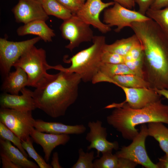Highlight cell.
<instances>
[{
    "instance_id": "cell-34",
    "label": "cell",
    "mask_w": 168,
    "mask_h": 168,
    "mask_svg": "<svg viewBox=\"0 0 168 168\" xmlns=\"http://www.w3.org/2000/svg\"><path fill=\"white\" fill-rule=\"evenodd\" d=\"M143 56V49L140 43L134 47L124 57L125 61L137 59Z\"/></svg>"
},
{
    "instance_id": "cell-42",
    "label": "cell",
    "mask_w": 168,
    "mask_h": 168,
    "mask_svg": "<svg viewBox=\"0 0 168 168\" xmlns=\"http://www.w3.org/2000/svg\"><path fill=\"white\" fill-rule=\"evenodd\" d=\"M154 89L160 95L164 96L168 100V89Z\"/></svg>"
},
{
    "instance_id": "cell-3",
    "label": "cell",
    "mask_w": 168,
    "mask_h": 168,
    "mask_svg": "<svg viewBox=\"0 0 168 168\" xmlns=\"http://www.w3.org/2000/svg\"><path fill=\"white\" fill-rule=\"evenodd\" d=\"M105 108L114 109L107 116V123L126 139L132 140L138 134L139 124L159 122L168 125V105L160 99L141 109H133L123 102L113 103Z\"/></svg>"
},
{
    "instance_id": "cell-25",
    "label": "cell",
    "mask_w": 168,
    "mask_h": 168,
    "mask_svg": "<svg viewBox=\"0 0 168 168\" xmlns=\"http://www.w3.org/2000/svg\"><path fill=\"white\" fill-rule=\"evenodd\" d=\"M46 14L54 16L63 21L70 18L72 13L57 0H40Z\"/></svg>"
},
{
    "instance_id": "cell-31",
    "label": "cell",
    "mask_w": 168,
    "mask_h": 168,
    "mask_svg": "<svg viewBox=\"0 0 168 168\" xmlns=\"http://www.w3.org/2000/svg\"><path fill=\"white\" fill-rule=\"evenodd\" d=\"M143 57L136 59L125 61L124 63L135 75L143 78Z\"/></svg>"
},
{
    "instance_id": "cell-6",
    "label": "cell",
    "mask_w": 168,
    "mask_h": 168,
    "mask_svg": "<svg viewBox=\"0 0 168 168\" xmlns=\"http://www.w3.org/2000/svg\"><path fill=\"white\" fill-rule=\"evenodd\" d=\"M41 39L37 36L26 40L13 41L4 38H0V70L4 78L23 53Z\"/></svg>"
},
{
    "instance_id": "cell-2",
    "label": "cell",
    "mask_w": 168,
    "mask_h": 168,
    "mask_svg": "<svg viewBox=\"0 0 168 168\" xmlns=\"http://www.w3.org/2000/svg\"><path fill=\"white\" fill-rule=\"evenodd\" d=\"M56 77L44 87L32 92L37 108L53 118L64 116L76 101L81 79L77 74L59 71Z\"/></svg>"
},
{
    "instance_id": "cell-12",
    "label": "cell",
    "mask_w": 168,
    "mask_h": 168,
    "mask_svg": "<svg viewBox=\"0 0 168 168\" xmlns=\"http://www.w3.org/2000/svg\"><path fill=\"white\" fill-rule=\"evenodd\" d=\"M88 126L90 131L86 136V139L90 142L87 150L94 149L97 151V156L99 157L100 154L107 152H112L117 150L119 144L116 141L111 142L107 139V133L106 128L102 126L101 121H89Z\"/></svg>"
},
{
    "instance_id": "cell-11",
    "label": "cell",
    "mask_w": 168,
    "mask_h": 168,
    "mask_svg": "<svg viewBox=\"0 0 168 168\" xmlns=\"http://www.w3.org/2000/svg\"><path fill=\"white\" fill-rule=\"evenodd\" d=\"M114 3V2L105 3L101 0H86L75 14L101 32L106 33L111 31V27L100 21V14L103 10L110 6L113 5Z\"/></svg>"
},
{
    "instance_id": "cell-44",
    "label": "cell",
    "mask_w": 168,
    "mask_h": 168,
    "mask_svg": "<svg viewBox=\"0 0 168 168\" xmlns=\"http://www.w3.org/2000/svg\"></svg>"
},
{
    "instance_id": "cell-33",
    "label": "cell",
    "mask_w": 168,
    "mask_h": 168,
    "mask_svg": "<svg viewBox=\"0 0 168 168\" xmlns=\"http://www.w3.org/2000/svg\"><path fill=\"white\" fill-rule=\"evenodd\" d=\"M72 14H76L83 4L79 0H57Z\"/></svg>"
},
{
    "instance_id": "cell-38",
    "label": "cell",
    "mask_w": 168,
    "mask_h": 168,
    "mask_svg": "<svg viewBox=\"0 0 168 168\" xmlns=\"http://www.w3.org/2000/svg\"><path fill=\"white\" fill-rule=\"evenodd\" d=\"M168 5V0H154L150 8L154 9L163 8Z\"/></svg>"
},
{
    "instance_id": "cell-22",
    "label": "cell",
    "mask_w": 168,
    "mask_h": 168,
    "mask_svg": "<svg viewBox=\"0 0 168 168\" xmlns=\"http://www.w3.org/2000/svg\"><path fill=\"white\" fill-rule=\"evenodd\" d=\"M140 43L138 37L134 34L128 38L117 40L112 44H106L104 50L124 56L134 47Z\"/></svg>"
},
{
    "instance_id": "cell-28",
    "label": "cell",
    "mask_w": 168,
    "mask_h": 168,
    "mask_svg": "<svg viewBox=\"0 0 168 168\" xmlns=\"http://www.w3.org/2000/svg\"><path fill=\"white\" fill-rule=\"evenodd\" d=\"M102 156L93 162L94 168H117L119 158L112 152L102 153Z\"/></svg>"
},
{
    "instance_id": "cell-1",
    "label": "cell",
    "mask_w": 168,
    "mask_h": 168,
    "mask_svg": "<svg viewBox=\"0 0 168 168\" xmlns=\"http://www.w3.org/2000/svg\"><path fill=\"white\" fill-rule=\"evenodd\" d=\"M142 46L143 78L152 89H168V37L152 19L130 27Z\"/></svg>"
},
{
    "instance_id": "cell-17",
    "label": "cell",
    "mask_w": 168,
    "mask_h": 168,
    "mask_svg": "<svg viewBox=\"0 0 168 168\" xmlns=\"http://www.w3.org/2000/svg\"><path fill=\"white\" fill-rule=\"evenodd\" d=\"M34 127L38 131L48 133L55 134H80L86 130L83 124L67 125L62 123L47 122L41 120H35Z\"/></svg>"
},
{
    "instance_id": "cell-29",
    "label": "cell",
    "mask_w": 168,
    "mask_h": 168,
    "mask_svg": "<svg viewBox=\"0 0 168 168\" xmlns=\"http://www.w3.org/2000/svg\"><path fill=\"white\" fill-rule=\"evenodd\" d=\"M0 138L7 140L12 142L26 157L28 155L23 148L21 139L2 123L0 122Z\"/></svg>"
},
{
    "instance_id": "cell-37",
    "label": "cell",
    "mask_w": 168,
    "mask_h": 168,
    "mask_svg": "<svg viewBox=\"0 0 168 168\" xmlns=\"http://www.w3.org/2000/svg\"><path fill=\"white\" fill-rule=\"evenodd\" d=\"M2 164V168H22L20 166L13 162L3 153L0 152Z\"/></svg>"
},
{
    "instance_id": "cell-8",
    "label": "cell",
    "mask_w": 168,
    "mask_h": 168,
    "mask_svg": "<svg viewBox=\"0 0 168 168\" xmlns=\"http://www.w3.org/2000/svg\"><path fill=\"white\" fill-rule=\"evenodd\" d=\"M90 26L75 14L63 21L60 28L61 35L69 41L65 48L72 51L81 43L92 41L94 36Z\"/></svg>"
},
{
    "instance_id": "cell-19",
    "label": "cell",
    "mask_w": 168,
    "mask_h": 168,
    "mask_svg": "<svg viewBox=\"0 0 168 168\" xmlns=\"http://www.w3.org/2000/svg\"><path fill=\"white\" fill-rule=\"evenodd\" d=\"M15 68V71L10 72L4 78L1 89L5 92L18 95L23 88L27 86L28 77L21 68L18 67Z\"/></svg>"
},
{
    "instance_id": "cell-39",
    "label": "cell",
    "mask_w": 168,
    "mask_h": 168,
    "mask_svg": "<svg viewBox=\"0 0 168 168\" xmlns=\"http://www.w3.org/2000/svg\"><path fill=\"white\" fill-rule=\"evenodd\" d=\"M122 6L128 9H131L135 6L134 0H113Z\"/></svg>"
},
{
    "instance_id": "cell-18",
    "label": "cell",
    "mask_w": 168,
    "mask_h": 168,
    "mask_svg": "<svg viewBox=\"0 0 168 168\" xmlns=\"http://www.w3.org/2000/svg\"><path fill=\"white\" fill-rule=\"evenodd\" d=\"M43 20H36L27 23L19 27L16 33L19 36L27 35L40 37L45 42H50L55 35L54 30L50 28Z\"/></svg>"
},
{
    "instance_id": "cell-32",
    "label": "cell",
    "mask_w": 168,
    "mask_h": 168,
    "mask_svg": "<svg viewBox=\"0 0 168 168\" xmlns=\"http://www.w3.org/2000/svg\"><path fill=\"white\" fill-rule=\"evenodd\" d=\"M101 61L104 63L116 64L124 63V59L122 56L104 50L102 54Z\"/></svg>"
},
{
    "instance_id": "cell-30",
    "label": "cell",
    "mask_w": 168,
    "mask_h": 168,
    "mask_svg": "<svg viewBox=\"0 0 168 168\" xmlns=\"http://www.w3.org/2000/svg\"><path fill=\"white\" fill-rule=\"evenodd\" d=\"M79 157L72 168H94L93 162L94 152H85L82 148L78 150Z\"/></svg>"
},
{
    "instance_id": "cell-35",
    "label": "cell",
    "mask_w": 168,
    "mask_h": 168,
    "mask_svg": "<svg viewBox=\"0 0 168 168\" xmlns=\"http://www.w3.org/2000/svg\"><path fill=\"white\" fill-rule=\"evenodd\" d=\"M135 2L137 3L139 7L138 11L140 13L144 15L149 9L154 0H134Z\"/></svg>"
},
{
    "instance_id": "cell-9",
    "label": "cell",
    "mask_w": 168,
    "mask_h": 168,
    "mask_svg": "<svg viewBox=\"0 0 168 168\" xmlns=\"http://www.w3.org/2000/svg\"><path fill=\"white\" fill-rule=\"evenodd\" d=\"M148 136L147 126L142 124L138 134L132 140L128 146H124L115 154L118 158L130 160L146 168H158L147 155L145 146V142Z\"/></svg>"
},
{
    "instance_id": "cell-43",
    "label": "cell",
    "mask_w": 168,
    "mask_h": 168,
    "mask_svg": "<svg viewBox=\"0 0 168 168\" xmlns=\"http://www.w3.org/2000/svg\"><path fill=\"white\" fill-rule=\"evenodd\" d=\"M82 3L84 4L86 0H79Z\"/></svg>"
},
{
    "instance_id": "cell-7",
    "label": "cell",
    "mask_w": 168,
    "mask_h": 168,
    "mask_svg": "<svg viewBox=\"0 0 168 168\" xmlns=\"http://www.w3.org/2000/svg\"><path fill=\"white\" fill-rule=\"evenodd\" d=\"M35 121L32 111L0 108V122L11 130L21 141H26L30 137V134L34 128Z\"/></svg>"
},
{
    "instance_id": "cell-21",
    "label": "cell",
    "mask_w": 168,
    "mask_h": 168,
    "mask_svg": "<svg viewBox=\"0 0 168 168\" xmlns=\"http://www.w3.org/2000/svg\"><path fill=\"white\" fill-rule=\"evenodd\" d=\"M128 74H135L124 63L112 64L102 63L91 82L93 84L104 82L107 78Z\"/></svg>"
},
{
    "instance_id": "cell-23",
    "label": "cell",
    "mask_w": 168,
    "mask_h": 168,
    "mask_svg": "<svg viewBox=\"0 0 168 168\" xmlns=\"http://www.w3.org/2000/svg\"><path fill=\"white\" fill-rule=\"evenodd\" d=\"M159 122L149 123L147 126L148 135L153 137L166 154H168V128Z\"/></svg>"
},
{
    "instance_id": "cell-36",
    "label": "cell",
    "mask_w": 168,
    "mask_h": 168,
    "mask_svg": "<svg viewBox=\"0 0 168 168\" xmlns=\"http://www.w3.org/2000/svg\"><path fill=\"white\" fill-rule=\"evenodd\" d=\"M138 165L130 160L119 158L117 168H134Z\"/></svg>"
},
{
    "instance_id": "cell-14",
    "label": "cell",
    "mask_w": 168,
    "mask_h": 168,
    "mask_svg": "<svg viewBox=\"0 0 168 168\" xmlns=\"http://www.w3.org/2000/svg\"><path fill=\"white\" fill-rule=\"evenodd\" d=\"M119 87L124 91L126 96V99L123 102L132 109L142 108L161 99V96L153 89Z\"/></svg>"
},
{
    "instance_id": "cell-15",
    "label": "cell",
    "mask_w": 168,
    "mask_h": 168,
    "mask_svg": "<svg viewBox=\"0 0 168 168\" xmlns=\"http://www.w3.org/2000/svg\"><path fill=\"white\" fill-rule=\"evenodd\" d=\"M22 94L13 95L4 92L0 97L1 108L20 111H32L37 108L32 92L25 87L21 91Z\"/></svg>"
},
{
    "instance_id": "cell-13",
    "label": "cell",
    "mask_w": 168,
    "mask_h": 168,
    "mask_svg": "<svg viewBox=\"0 0 168 168\" xmlns=\"http://www.w3.org/2000/svg\"><path fill=\"white\" fill-rule=\"evenodd\" d=\"M12 12L16 21L24 24L36 20L46 21L49 19L39 0H19Z\"/></svg>"
},
{
    "instance_id": "cell-26",
    "label": "cell",
    "mask_w": 168,
    "mask_h": 168,
    "mask_svg": "<svg viewBox=\"0 0 168 168\" xmlns=\"http://www.w3.org/2000/svg\"><path fill=\"white\" fill-rule=\"evenodd\" d=\"M146 15L156 22L168 37V5L159 9L150 8Z\"/></svg>"
},
{
    "instance_id": "cell-20",
    "label": "cell",
    "mask_w": 168,
    "mask_h": 168,
    "mask_svg": "<svg viewBox=\"0 0 168 168\" xmlns=\"http://www.w3.org/2000/svg\"><path fill=\"white\" fill-rule=\"evenodd\" d=\"M0 152L21 168L39 167L35 163L29 160L19 149L12 145L9 141L0 138Z\"/></svg>"
},
{
    "instance_id": "cell-40",
    "label": "cell",
    "mask_w": 168,
    "mask_h": 168,
    "mask_svg": "<svg viewBox=\"0 0 168 168\" xmlns=\"http://www.w3.org/2000/svg\"><path fill=\"white\" fill-rule=\"evenodd\" d=\"M156 165L158 168H168V154H166L160 158Z\"/></svg>"
},
{
    "instance_id": "cell-27",
    "label": "cell",
    "mask_w": 168,
    "mask_h": 168,
    "mask_svg": "<svg viewBox=\"0 0 168 168\" xmlns=\"http://www.w3.org/2000/svg\"><path fill=\"white\" fill-rule=\"evenodd\" d=\"M33 140L31 137L26 141H21L23 148L29 156L37 163L39 168H52L51 165L46 163L44 159L40 156L35 150L33 145Z\"/></svg>"
},
{
    "instance_id": "cell-41",
    "label": "cell",
    "mask_w": 168,
    "mask_h": 168,
    "mask_svg": "<svg viewBox=\"0 0 168 168\" xmlns=\"http://www.w3.org/2000/svg\"><path fill=\"white\" fill-rule=\"evenodd\" d=\"M51 165L54 168H61L59 162L58 154L57 152H54L53 155Z\"/></svg>"
},
{
    "instance_id": "cell-10",
    "label": "cell",
    "mask_w": 168,
    "mask_h": 168,
    "mask_svg": "<svg viewBox=\"0 0 168 168\" xmlns=\"http://www.w3.org/2000/svg\"><path fill=\"white\" fill-rule=\"evenodd\" d=\"M138 11L132 10L115 2L112 7L106 9L103 14L104 23L110 27L116 26L114 31L119 32L126 27H130L135 22L142 21L150 19Z\"/></svg>"
},
{
    "instance_id": "cell-24",
    "label": "cell",
    "mask_w": 168,
    "mask_h": 168,
    "mask_svg": "<svg viewBox=\"0 0 168 168\" xmlns=\"http://www.w3.org/2000/svg\"><path fill=\"white\" fill-rule=\"evenodd\" d=\"M111 83L118 86L130 88H149V84L143 78L134 74L116 75L110 78Z\"/></svg>"
},
{
    "instance_id": "cell-4",
    "label": "cell",
    "mask_w": 168,
    "mask_h": 168,
    "mask_svg": "<svg viewBox=\"0 0 168 168\" xmlns=\"http://www.w3.org/2000/svg\"><path fill=\"white\" fill-rule=\"evenodd\" d=\"M93 44L87 48L83 50L68 60L71 63L68 68L61 65L52 66L49 65L48 69L75 73L79 75L81 80L87 82H91L98 72L102 63L101 56L105 43L104 36H94Z\"/></svg>"
},
{
    "instance_id": "cell-5",
    "label": "cell",
    "mask_w": 168,
    "mask_h": 168,
    "mask_svg": "<svg viewBox=\"0 0 168 168\" xmlns=\"http://www.w3.org/2000/svg\"><path fill=\"white\" fill-rule=\"evenodd\" d=\"M48 65L45 50L34 45L23 53L13 67H20L26 73L28 86L39 89L45 86L58 75V73L50 74L47 72Z\"/></svg>"
},
{
    "instance_id": "cell-16",
    "label": "cell",
    "mask_w": 168,
    "mask_h": 168,
    "mask_svg": "<svg viewBox=\"0 0 168 168\" xmlns=\"http://www.w3.org/2000/svg\"><path fill=\"white\" fill-rule=\"evenodd\" d=\"M30 136L36 143L40 145L44 154V160L48 162L54 149L60 145H64L70 139L68 134L44 133L35 128L32 130Z\"/></svg>"
}]
</instances>
